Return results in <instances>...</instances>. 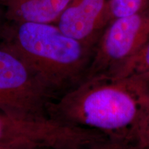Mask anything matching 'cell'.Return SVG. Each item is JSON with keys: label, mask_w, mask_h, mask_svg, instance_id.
Masks as SVG:
<instances>
[{"label": "cell", "mask_w": 149, "mask_h": 149, "mask_svg": "<svg viewBox=\"0 0 149 149\" xmlns=\"http://www.w3.org/2000/svg\"><path fill=\"white\" fill-rule=\"evenodd\" d=\"M0 149H42V148H25V147H0Z\"/></svg>", "instance_id": "cell-13"}, {"label": "cell", "mask_w": 149, "mask_h": 149, "mask_svg": "<svg viewBox=\"0 0 149 149\" xmlns=\"http://www.w3.org/2000/svg\"><path fill=\"white\" fill-rule=\"evenodd\" d=\"M108 0H72L55 25L67 36L95 47L109 24Z\"/></svg>", "instance_id": "cell-6"}, {"label": "cell", "mask_w": 149, "mask_h": 149, "mask_svg": "<svg viewBox=\"0 0 149 149\" xmlns=\"http://www.w3.org/2000/svg\"><path fill=\"white\" fill-rule=\"evenodd\" d=\"M53 99L17 57L0 46V111L25 118H48Z\"/></svg>", "instance_id": "cell-3"}, {"label": "cell", "mask_w": 149, "mask_h": 149, "mask_svg": "<svg viewBox=\"0 0 149 149\" xmlns=\"http://www.w3.org/2000/svg\"><path fill=\"white\" fill-rule=\"evenodd\" d=\"M149 8V0H108L109 23L117 18L129 16Z\"/></svg>", "instance_id": "cell-9"}, {"label": "cell", "mask_w": 149, "mask_h": 149, "mask_svg": "<svg viewBox=\"0 0 149 149\" xmlns=\"http://www.w3.org/2000/svg\"><path fill=\"white\" fill-rule=\"evenodd\" d=\"M6 24V21L5 19L3 11H2V8H0V41H1V37H2Z\"/></svg>", "instance_id": "cell-12"}, {"label": "cell", "mask_w": 149, "mask_h": 149, "mask_svg": "<svg viewBox=\"0 0 149 149\" xmlns=\"http://www.w3.org/2000/svg\"><path fill=\"white\" fill-rule=\"evenodd\" d=\"M141 146L147 149L149 147V109L147 113L146 121H145L144 133H143Z\"/></svg>", "instance_id": "cell-11"}, {"label": "cell", "mask_w": 149, "mask_h": 149, "mask_svg": "<svg viewBox=\"0 0 149 149\" xmlns=\"http://www.w3.org/2000/svg\"><path fill=\"white\" fill-rule=\"evenodd\" d=\"M148 109V79L103 73L85 78L53 99L48 114L66 125L141 146Z\"/></svg>", "instance_id": "cell-1"}, {"label": "cell", "mask_w": 149, "mask_h": 149, "mask_svg": "<svg viewBox=\"0 0 149 149\" xmlns=\"http://www.w3.org/2000/svg\"><path fill=\"white\" fill-rule=\"evenodd\" d=\"M75 149H146L139 144L130 141L115 140L109 138L97 139L86 143Z\"/></svg>", "instance_id": "cell-10"}, {"label": "cell", "mask_w": 149, "mask_h": 149, "mask_svg": "<svg viewBox=\"0 0 149 149\" xmlns=\"http://www.w3.org/2000/svg\"><path fill=\"white\" fill-rule=\"evenodd\" d=\"M91 130L52 118H25L0 111V147L73 149L91 140Z\"/></svg>", "instance_id": "cell-4"}, {"label": "cell", "mask_w": 149, "mask_h": 149, "mask_svg": "<svg viewBox=\"0 0 149 149\" xmlns=\"http://www.w3.org/2000/svg\"><path fill=\"white\" fill-rule=\"evenodd\" d=\"M148 42L149 8L113 20L96 43L85 78L113 73Z\"/></svg>", "instance_id": "cell-5"}, {"label": "cell", "mask_w": 149, "mask_h": 149, "mask_svg": "<svg viewBox=\"0 0 149 149\" xmlns=\"http://www.w3.org/2000/svg\"><path fill=\"white\" fill-rule=\"evenodd\" d=\"M143 77L147 78V79H148L149 80V74H147V75H146V76H143Z\"/></svg>", "instance_id": "cell-14"}, {"label": "cell", "mask_w": 149, "mask_h": 149, "mask_svg": "<svg viewBox=\"0 0 149 149\" xmlns=\"http://www.w3.org/2000/svg\"><path fill=\"white\" fill-rule=\"evenodd\" d=\"M0 46L17 57L53 99L84 79L95 48L55 24L32 22H6Z\"/></svg>", "instance_id": "cell-2"}, {"label": "cell", "mask_w": 149, "mask_h": 149, "mask_svg": "<svg viewBox=\"0 0 149 149\" xmlns=\"http://www.w3.org/2000/svg\"><path fill=\"white\" fill-rule=\"evenodd\" d=\"M147 149H149V147H148V148H147Z\"/></svg>", "instance_id": "cell-15"}, {"label": "cell", "mask_w": 149, "mask_h": 149, "mask_svg": "<svg viewBox=\"0 0 149 149\" xmlns=\"http://www.w3.org/2000/svg\"><path fill=\"white\" fill-rule=\"evenodd\" d=\"M111 74L119 77L149 74V42Z\"/></svg>", "instance_id": "cell-8"}, {"label": "cell", "mask_w": 149, "mask_h": 149, "mask_svg": "<svg viewBox=\"0 0 149 149\" xmlns=\"http://www.w3.org/2000/svg\"><path fill=\"white\" fill-rule=\"evenodd\" d=\"M72 0H0L8 23L55 24Z\"/></svg>", "instance_id": "cell-7"}]
</instances>
